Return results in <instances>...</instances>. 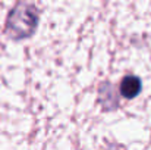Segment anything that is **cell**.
Here are the masks:
<instances>
[{
	"label": "cell",
	"instance_id": "cell-1",
	"mask_svg": "<svg viewBox=\"0 0 151 150\" xmlns=\"http://www.w3.org/2000/svg\"><path fill=\"white\" fill-rule=\"evenodd\" d=\"M38 24V12L31 3H18L7 15L6 33L18 40L31 36Z\"/></svg>",
	"mask_w": 151,
	"mask_h": 150
},
{
	"label": "cell",
	"instance_id": "cell-2",
	"mask_svg": "<svg viewBox=\"0 0 151 150\" xmlns=\"http://www.w3.org/2000/svg\"><path fill=\"white\" fill-rule=\"evenodd\" d=\"M141 91V80L135 75H128L120 83V94L126 99H134Z\"/></svg>",
	"mask_w": 151,
	"mask_h": 150
}]
</instances>
